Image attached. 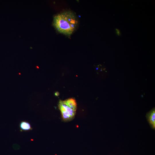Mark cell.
Here are the masks:
<instances>
[{
    "label": "cell",
    "instance_id": "cell-1",
    "mask_svg": "<svg viewBox=\"0 0 155 155\" xmlns=\"http://www.w3.org/2000/svg\"><path fill=\"white\" fill-rule=\"evenodd\" d=\"M78 23L77 18L73 12L66 11L54 16L53 25L60 33L70 36L75 30Z\"/></svg>",
    "mask_w": 155,
    "mask_h": 155
},
{
    "label": "cell",
    "instance_id": "cell-2",
    "mask_svg": "<svg viewBox=\"0 0 155 155\" xmlns=\"http://www.w3.org/2000/svg\"><path fill=\"white\" fill-rule=\"evenodd\" d=\"M146 117L151 127L155 129V109L153 108L146 114Z\"/></svg>",
    "mask_w": 155,
    "mask_h": 155
},
{
    "label": "cell",
    "instance_id": "cell-3",
    "mask_svg": "<svg viewBox=\"0 0 155 155\" xmlns=\"http://www.w3.org/2000/svg\"><path fill=\"white\" fill-rule=\"evenodd\" d=\"M59 104L61 105L64 110L69 114L71 117L73 119V118L75 115V111L69 106L64 101L60 100L59 102Z\"/></svg>",
    "mask_w": 155,
    "mask_h": 155
},
{
    "label": "cell",
    "instance_id": "cell-4",
    "mask_svg": "<svg viewBox=\"0 0 155 155\" xmlns=\"http://www.w3.org/2000/svg\"><path fill=\"white\" fill-rule=\"evenodd\" d=\"M19 127L21 131H29L32 129L30 123L26 121H21L20 123Z\"/></svg>",
    "mask_w": 155,
    "mask_h": 155
},
{
    "label": "cell",
    "instance_id": "cell-5",
    "mask_svg": "<svg viewBox=\"0 0 155 155\" xmlns=\"http://www.w3.org/2000/svg\"><path fill=\"white\" fill-rule=\"evenodd\" d=\"M59 109L61 113L62 117L64 121H69L73 119L69 114L66 111L61 105L59 104Z\"/></svg>",
    "mask_w": 155,
    "mask_h": 155
},
{
    "label": "cell",
    "instance_id": "cell-6",
    "mask_svg": "<svg viewBox=\"0 0 155 155\" xmlns=\"http://www.w3.org/2000/svg\"><path fill=\"white\" fill-rule=\"evenodd\" d=\"M66 104L71 108L76 111L77 109V104L75 100L72 98L68 99L64 101Z\"/></svg>",
    "mask_w": 155,
    "mask_h": 155
},
{
    "label": "cell",
    "instance_id": "cell-7",
    "mask_svg": "<svg viewBox=\"0 0 155 155\" xmlns=\"http://www.w3.org/2000/svg\"><path fill=\"white\" fill-rule=\"evenodd\" d=\"M116 32V34L118 36H120V32L119 30L118 29H115Z\"/></svg>",
    "mask_w": 155,
    "mask_h": 155
},
{
    "label": "cell",
    "instance_id": "cell-8",
    "mask_svg": "<svg viewBox=\"0 0 155 155\" xmlns=\"http://www.w3.org/2000/svg\"><path fill=\"white\" fill-rule=\"evenodd\" d=\"M59 93L58 92H56L55 93V95L56 96H58L59 95Z\"/></svg>",
    "mask_w": 155,
    "mask_h": 155
}]
</instances>
